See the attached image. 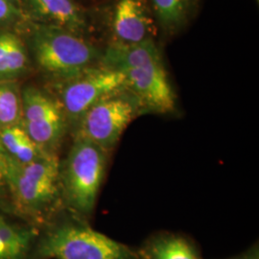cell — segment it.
Here are the masks:
<instances>
[{"instance_id": "1", "label": "cell", "mask_w": 259, "mask_h": 259, "mask_svg": "<svg viewBox=\"0 0 259 259\" xmlns=\"http://www.w3.org/2000/svg\"><path fill=\"white\" fill-rule=\"evenodd\" d=\"M101 65L124 75L127 91L141 108L158 113L175 110L176 95L154 39L135 45L112 42L103 52Z\"/></svg>"}, {"instance_id": "2", "label": "cell", "mask_w": 259, "mask_h": 259, "mask_svg": "<svg viewBox=\"0 0 259 259\" xmlns=\"http://www.w3.org/2000/svg\"><path fill=\"white\" fill-rule=\"evenodd\" d=\"M19 34L37 68L58 83L101 64L103 52L66 28L31 20Z\"/></svg>"}, {"instance_id": "3", "label": "cell", "mask_w": 259, "mask_h": 259, "mask_svg": "<svg viewBox=\"0 0 259 259\" xmlns=\"http://www.w3.org/2000/svg\"><path fill=\"white\" fill-rule=\"evenodd\" d=\"M0 167L6 187L16 203L29 212H38L55 201L61 167L56 154L47 153L20 163L0 149Z\"/></svg>"}, {"instance_id": "4", "label": "cell", "mask_w": 259, "mask_h": 259, "mask_svg": "<svg viewBox=\"0 0 259 259\" xmlns=\"http://www.w3.org/2000/svg\"><path fill=\"white\" fill-rule=\"evenodd\" d=\"M106 165L107 151L88 139L75 138L60 182L68 204L79 212L93 210Z\"/></svg>"}, {"instance_id": "5", "label": "cell", "mask_w": 259, "mask_h": 259, "mask_svg": "<svg viewBox=\"0 0 259 259\" xmlns=\"http://www.w3.org/2000/svg\"><path fill=\"white\" fill-rule=\"evenodd\" d=\"M38 253L53 259H134L123 244L75 225H63L48 232L40 241Z\"/></svg>"}, {"instance_id": "6", "label": "cell", "mask_w": 259, "mask_h": 259, "mask_svg": "<svg viewBox=\"0 0 259 259\" xmlns=\"http://www.w3.org/2000/svg\"><path fill=\"white\" fill-rule=\"evenodd\" d=\"M137 98L124 91L105 97L83 113L75 124V138L84 139L110 151L140 109Z\"/></svg>"}, {"instance_id": "7", "label": "cell", "mask_w": 259, "mask_h": 259, "mask_svg": "<svg viewBox=\"0 0 259 259\" xmlns=\"http://www.w3.org/2000/svg\"><path fill=\"white\" fill-rule=\"evenodd\" d=\"M20 124L44 152L56 154L67 128V119L58 98L34 85L21 90Z\"/></svg>"}, {"instance_id": "8", "label": "cell", "mask_w": 259, "mask_h": 259, "mask_svg": "<svg viewBox=\"0 0 259 259\" xmlns=\"http://www.w3.org/2000/svg\"><path fill=\"white\" fill-rule=\"evenodd\" d=\"M59 87L58 99L65 111L67 122L73 125L93 104L127 91L124 75L101 64L70 80L59 83Z\"/></svg>"}, {"instance_id": "9", "label": "cell", "mask_w": 259, "mask_h": 259, "mask_svg": "<svg viewBox=\"0 0 259 259\" xmlns=\"http://www.w3.org/2000/svg\"><path fill=\"white\" fill-rule=\"evenodd\" d=\"M111 25L116 44L135 45L154 39L155 23L147 0H117Z\"/></svg>"}, {"instance_id": "10", "label": "cell", "mask_w": 259, "mask_h": 259, "mask_svg": "<svg viewBox=\"0 0 259 259\" xmlns=\"http://www.w3.org/2000/svg\"><path fill=\"white\" fill-rule=\"evenodd\" d=\"M33 21L55 24L83 36L89 29L88 18L74 0H19Z\"/></svg>"}, {"instance_id": "11", "label": "cell", "mask_w": 259, "mask_h": 259, "mask_svg": "<svg viewBox=\"0 0 259 259\" xmlns=\"http://www.w3.org/2000/svg\"><path fill=\"white\" fill-rule=\"evenodd\" d=\"M30 55L18 32L0 29V81H18L27 73Z\"/></svg>"}, {"instance_id": "12", "label": "cell", "mask_w": 259, "mask_h": 259, "mask_svg": "<svg viewBox=\"0 0 259 259\" xmlns=\"http://www.w3.org/2000/svg\"><path fill=\"white\" fill-rule=\"evenodd\" d=\"M151 6L162 31L174 35L192 18L197 0H151Z\"/></svg>"}, {"instance_id": "13", "label": "cell", "mask_w": 259, "mask_h": 259, "mask_svg": "<svg viewBox=\"0 0 259 259\" xmlns=\"http://www.w3.org/2000/svg\"><path fill=\"white\" fill-rule=\"evenodd\" d=\"M0 149L20 163H29L47 154L28 136L20 123L0 129Z\"/></svg>"}, {"instance_id": "14", "label": "cell", "mask_w": 259, "mask_h": 259, "mask_svg": "<svg viewBox=\"0 0 259 259\" xmlns=\"http://www.w3.org/2000/svg\"><path fill=\"white\" fill-rule=\"evenodd\" d=\"M21 90L17 81H0V129L20 123Z\"/></svg>"}, {"instance_id": "15", "label": "cell", "mask_w": 259, "mask_h": 259, "mask_svg": "<svg viewBox=\"0 0 259 259\" xmlns=\"http://www.w3.org/2000/svg\"><path fill=\"white\" fill-rule=\"evenodd\" d=\"M0 239L10 259H22L29 247L30 233L18 229L0 214Z\"/></svg>"}, {"instance_id": "16", "label": "cell", "mask_w": 259, "mask_h": 259, "mask_svg": "<svg viewBox=\"0 0 259 259\" xmlns=\"http://www.w3.org/2000/svg\"><path fill=\"white\" fill-rule=\"evenodd\" d=\"M149 259H200L183 238L169 237L157 241L149 252Z\"/></svg>"}, {"instance_id": "17", "label": "cell", "mask_w": 259, "mask_h": 259, "mask_svg": "<svg viewBox=\"0 0 259 259\" xmlns=\"http://www.w3.org/2000/svg\"><path fill=\"white\" fill-rule=\"evenodd\" d=\"M30 21L19 0H0V29L19 33Z\"/></svg>"}, {"instance_id": "18", "label": "cell", "mask_w": 259, "mask_h": 259, "mask_svg": "<svg viewBox=\"0 0 259 259\" xmlns=\"http://www.w3.org/2000/svg\"><path fill=\"white\" fill-rule=\"evenodd\" d=\"M233 259H259L258 251H257V250H252V251H250L249 253H246V254L241 255L237 258Z\"/></svg>"}, {"instance_id": "19", "label": "cell", "mask_w": 259, "mask_h": 259, "mask_svg": "<svg viewBox=\"0 0 259 259\" xmlns=\"http://www.w3.org/2000/svg\"><path fill=\"white\" fill-rule=\"evenodd\" d=\"M0 259H10L9 255H8V252L5 249L2 241L0 239Z\"/></svg>"}, {"instance_id": "20", "label": "cell", "mask_w": 259, "mask_h": 259, "mask_svg": "<svg viewBox=\"0 0 259 259\" xmlns=\"http://www.w3.org/2000/svg\"><path fill=\"white\" fill-rule=\"evenodd\" d=\"M5 187H6V185H5L4 177H3V173H2V170H1V167H0V190H2Z\"/></svg>"}, {"instance_id": "21", "label": "cell", "mask_w": 259, "mask_h": 259, "mask_svg": "<svg viewBox=\"0 0 259 259\" xmlns=\"http://www.w3.org/2000/svg\"><path fill=\"white\" fill-rule=\"evenodd\" d=\"M257 1H258V0H257Z\"/></svg>"}]
</instances>
